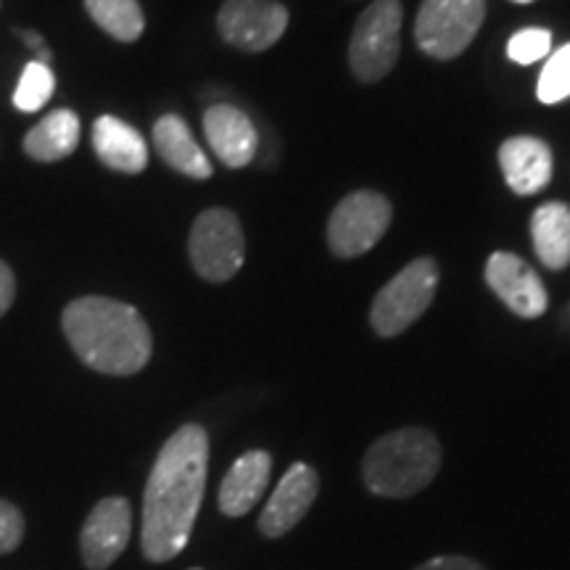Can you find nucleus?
I'll use <instances>...</instances> for the list:
<instances>
[{
  "label": "nucleus",
  "instance_id": "20",
  "mask_svg": "<svg viewBox=\"0 0 570 570\" xmlns=\"http://www.w3.org/2000/svg\"><path fill=\"white\" fill-rule=\"evenodd\" d=\"M85 9L106 35L119 42H135L146 30L138 0H85Z\"/></svg>",
  "mask_w": 570,
  "mask_h": 570
},
{
  "label": "nucleus",
  "instance_id": "11",
  "mask_svg": "<svg viewBox=\"0 0 570 570\" xmlns=\"http://www.w3.org/2000/svg\"><path fill=\"white\" fill-rule=\"evenodd\" d=\"M487 283L518 317H541L547 312V304H550L537 269L510 252H494L489 256Z\"/></svg>",
  "mask_w": 570,
  "mask_h": 570
},
{
  "label": "nucleus",
  "instance_id": "22",
  "mask_svg": "<svg viewBox=\"0 0 570 570\" xmlns=\"http://www.w3.org/2000/svg\"><path fill=\"white\" fill-rule=\"evenodd\" d=\"M537 96L541 104H562L570 98V42L547 59L537 85Z\"/></svg>",
  "mask_w": 570,
  "mask_h": 570
},
{
  "label": "nucleus",
  "instance_id": "26",
  "mask_svg": "<svg viewBox=\"0 0 570 570\" xmlns=\"http://www.w3.org/2000/svg\"><path fill=\"white\" fill-rule=\"evenodd\" d=\"M13 296H17V277L6 262H0V317L11 309Z\"/></svg>",
  "mask_w": 570,
  "mask_h": 570
},
{
  "label": "nucleus",
  "instance_id": "14",
  "mask_svg": "<svg viewBox=\"0 0 570 570\" xmlns=\"http://www.w3.org/2000/svg\"><path fill=\"white\" fill-rule=\"evenodd\" d=\"M499 167L518 196H533L552 180V151L544 140L520 135L499 146Z\"/></svg>",
  "mask_w": 570,
  "mask_h": 570
},
{
  "label": "nucleus",
  "instance_id": "24",
  "mask_svg": "<svg viewBox=\"0 0 570 570\" xmlns=\"http://www.w3.org/2000/svg\"><path fill=\"white\" fill-rule=\"evenodd\" d=\"M24 539V515L17 504L0 499V554H11Z\"/></svg>",
  "mask_w": 570,
  "mask_h": 570
},
{
  "label": "nucleus",
  "instance_id": "18",
  "mask_svg": "<svg viewBox=\"0 0 570 570\" xmlns=\"http://www.w3.org/2000/svg\"><path fill=\"white\" fill-rule=\"evenodd\" d=\"M531 238L541 265L566 269L570 265V206L562 202L541 204L531 217Z\"/></svg>",
  "mask_w": 570,
  "mask_h": 570
},
{
  "label": "nucleus",
  "instance_id": "28",
  "mask_svg": "<svg viewBox=\"0 0 570 570\" xmlns=\"http://www.w3.org/2000/svg\"><path fill=\"white\" fill-rule=\"evenodd\" d=\"M515 3H533V0H515Z\"/></svg>",
  "mask_w": 570,
  "mask_h": 570
},
{
  "label": "nucleus",
  "instance_id": "25",
  "mask_svg": "<svg viewBox=\"0 0 570 570\" xmlns=\"http://www.w3.org/2000/svg\"><path fill=\"white\" fill-rule=\"evenodd\" d=\"M417 570H487V568H483L481 562H475V560H470V558H460V554H449V558L428 560Z\"/></svg>",
  "mask_w": 570,
  "mask_h": 570
},
{
  "label": "nucleus",
  "instance_id": "17",
  "mask_svg": "<svg viewBox=\"0 0 570 570\" xmlns=\"http://www.w3.org/2000/svg\"><path fill=\"white\" fill-rule=\"evenodd\" d=\"M154 148L164 164L190 180H206L212 177V161L198 146L190 127L177 114H164L154 125Z\"/></svg>",
  "mask_w": 570,
  "mask_h": 570
},
{
  "label": "nucleus",
  "instance_id": "4",
  "mask_svg": "<svg viewBox=\"0 0 570 570\" xmlns=\"http://www.w3.org/2000/svg\"><path fill=\"white\" fill-rule=\"evenodd\" d=\"M402 3L375 0L356 19L348 42V67L360 82H377L394 69L402 51Z\"/></svg>",
  "mask_w": 570,
  "mask_h": 570
},
{
  "label": "nucleus",
  "instance_id": "9",
  "mask_svg": "<svg viewBox=\"0 0 570 570\" xmlns=\"http://www.w3.org/2000/svg\"><path fill=\"white\" fill-rule=\"evenodd\" d=\"M288 9L275 0H225L217 13V30L227 46L262 53L283 38Z\"/></svg>",
  "mask_w": 570,
  "mask_h": 570
},
{
  "label": "nucleus",
  "instance_id": "13",
  "mask_svg": "<svg viewBox=\"0 0 570 570\" xmlns=\"http://www.w3.org/2000/svg\"><path fill=\"white\" fill-rule=\"evenodd\" d=\"M204 132L217 159L230 169H240L254 161L259 151V132L246 111L238 106L217 104L204 114Z\"/></svg>",
  "mask_w": 570,
  "mask_h": 570
},
{
  "label": "nucleus",
  "instance_id": "8",
  "mask_svg": "<svg viewBox=\"0 0 570 570\" xmlns=\"http://www.w3.org/2000/svg\"><path fill=\"white\" fill-rule=\"evenodd\" d=\"M391 225V204L375 190H356L338 202L327 223V244L341 259H352L373 248Z\"/></svg>",
  "mask_w": 570,
  "mask_h": 570
},
{
  "label": "nucleus",
  "instance_id": "19",
  "mask_svg": "<svg viewBox=\"0 0 570 570\" xmlns=\"http://www.w3.org/2000/svg\"><path fill=\"white\" fill-rule=\"evenodd\" d=\"M80 117H77L75 111H51L46 119H40V122L27 132L24 154L42 164L61 161L67 159L69 154H75L77 142H80Z\"/></svg>",
  "mask_w": 570,
  "mask_h": 570
},
{
  "label": "nucleus",
  "instance_id": "5",
  "mask_svg": "<svg viewBox=\"0 0 570 570\" xmlns=\"http://www.w3.org/2000/svg\"><path fill=\"white\" fill-rule=\"evenodd\" d=\"M439 288V265L433 259L410 262L402 273L377 291L373 309H370V323L375 333L383 338H394L404 333L423 312L431 306Z\"/></svg>",
  "mask_w": 570,
  "mask_h": 570
},
{
  "label": "nucleus",
  "instance_id": "27",
  "mask_svg": "<svg viewBox=\"0 0 570 570\" xmlns=\"http://www.w3.org/2000/svg\"><path fill=\"white\" fill-rule=\"evenodd\" d=\"M17 35L21 40L27 42V46L32 48L35 53L40 56L38 61H42V63H51V51H48V46H46V40H42V35H38L35 30H17Z\"/></svg>",
  "mask_w": 570,
  "mask_h": 570
},
{
  "label": "nucleus",
  "instance_id": "29",
  "mask_svg": "<svg viewBox=\"0 0 570 570\" xmlns=\"http://www.w3.org/2000/svg\"><path fill=\"white\" fill-rule=\"evenodd\" d=\"M190 570H202V568H190Z\"/></svg>",
  "mask_w": 570,
  "mask_h": 570
},
{
  "label": "nucleus",
  "instance_id": "2",
  "mask_svg": "<svg viewBox=\"0 0 570 570\" xmlns=\"http://www.w3.org/2000/svg\"><path fill=\"white\" fill-rule=\"evenodd\" d=\"M63 336L82 365L104 375H135L148 365L154 338L135 306L106 296H82L61 315Z\"/></svg>",
  "mask_w": 570,
  "mask_h": 570
},
{
  "label": "nucleus",
  "instance_id": "3",
  "mask_svg": "<svg viewBox=\"0 0 570 570\" xmlns=\"http://www.w3.org/2000/svg\"><path fill=\"white\" fill-rule=\"evenodd\" d=\"M441 468L439 439L425 428L386 433L367 449L362 462L367 489L377 497H412L436 479Z\"/></svg>",
  "mask_w": 570,
  "mask_h": 570
},
{
  "label": "nucleus",
  "instance_id": "7",
  "mask_svg": "<svg viewBox=\"0 0 570 570\" xmlns=\"http://www.w3.org/2000/svg\"><path fill=\"white\" fill-rule=\"evenodd\" d=\"M190 265L204 281L225 283L244 267V227L230 209H206L190 227Z\"/></svg>",
  "mask_w": 570,
  "mask_h": 570
},
{
  "label": "nucleus",
  "instance_id": "12",
  "mask_svg": "<svg viewBox=\"0 0 570 570\" xmlns=\"http://www.w3.org/2000/svg\"><path fill=\"white\" fill-rule=\"evenodd\" d=\"M320 491V479L315 468L296 462L288 468V473L283 475L277 489L269 497L259 515V531L267 539H281L288 533L294 525L302 523V518L309 512L315 504Z\"/></svg>",
  "mask_w": 570,
  "mask_h": 570
},
{
  "label": "nucleus",
  "instance_id": "23",
  "mask_svg": "<svg viewBox=\"0 0 570 570\" xmlns=\"http://www.w3.org/2000/svg\"><path fill=\"white\" fill-rule=\"evenodd\" d=\"M552 51V32L550 30H541V27H529V30H520L510 38L508 42V56L515 63H537L550 56Z\"/></svg>",
  "mask_w": 570,
  "mask_h": 570
},
{
  "label": "nucleus",
  "instance_id": "10",
  "mask_svg": "<svg viewBox=\"0 0 570 570\" xmlns=\"http://www.w3.org/2000/svg\"><path fill=\"white\" fill-rule=\"evenodd\" d=\"M132 531V510L125 497H106L90 510L80 533L85 568L106 570L125 552Z\"/></svg>",
  "mask_w": 570,
  "mask_h": 570
},
{
  "label": "nucleus",
  "instance_id": "21",
  "mask_svg": "<svg viewBox=\"0 0 570 570\" xmlns=\"http://www.w3.org/2000/svg\"><path fill=\"white\" fill-rule=\"evenodd\" d=\"M53 90H56V77L51 67L42 61H30L24 69H21L17 92H13V106H17L19 111L35 114L51 101Z\"/></svg>",
  "mask_w": 570,
  "mask_h": 570
},
{
  "label": "nucleus",
  "instance_id": "6",
  "mask_svg": "<svg viewBox=\"0 0 570 570\" xmlns=\"http://www.w3.org/2000/svg\"><path fill=\"white\" fill-rule=\"evenodd\" d=\"M487 19V0H423L415 40L425 56L452 61L465 51Z\"/></svg>",
  "mask_w": 570,
  "mask_h": 570
},
{
  "label": "nucleus",
  "instance_id": "16",
  "mask_svg": "<svg viewBox=\"0 0 570 570\" xmlns=\"http://www.w3.org/2000/svg\"><path fill=\"white\" fill-rule=\"evenodd\" d=\"M92 148L109 169L138 175L148 167V146L132 125L117 117H98L92 125Z\"/></svg>",
  "mask_w": 570,
  "mask_h": 570
},
{
  "label": "nucleus",
  "instance_id": "1",
  "mask_svg": "<svg viewBox=\"0 0 570 570\" xmlns=\"http://www.w3.org/2000/svg\"><path fill=\"white\" fill-rule=\"evenodd\" d=\"M209 436L202 425L177 428L148 475L140 547L151 562H169L188 547L206 489Z\"/></svg>",
  "mask_w": 570,
  "mask_h": 570
},
{
  "label": "nucleus",
  "instance_id": "15",
  "mask_svg": "<svg viewBox=\"0 0 570 570\" xmlns=\"http://www.w3.org/2000/svg\"><path fill=\"white\" fill-rule=\"evenodd\" d=\"M269 473H273V458L262 449H254V452H246L244 458L235 460L233 468L227 470L223 487H219V510L227 518H240L252 512L254 504L265 494Z\"/></svg>",
  "mask_w": 570,
  "mask_h": 570
}]
</instances>
